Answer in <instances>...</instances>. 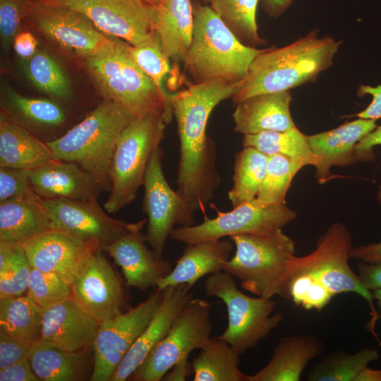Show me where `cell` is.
Returning <instances> with one entry per match:
<instances>
[{"label":"cell","mask_w":381,"mask_h":381,"mask_svg":"<svg viewBox=\"0 0 381 381\" xmlns=\"http://www.w3.org/2000/svg\"><path fill=\"white\" fill-rule=\"evenodd\" d=\"M237 83L222 79L195 83L169 96L180 145L177 190L195 212L205 214L221 182L216 147L206 134L207 121L218 104L232 97Z\"/></svg>","instance_id":"obj_1"},{"label":"cell","mask_w":381,"mask_h":381,"mask_svg":"<svg viewBox=\"0 0 381 381\" xmlns=\"http://www.w3.org/2000/svg\"><path fill=\"white\" fill-rule=\"evenodd\" d=\"M318 33L314 30L286 46L267 48L258 54L237 83L233 102L259 94L289 91L315 80L332 65L341 44L328 36L318 37Z\"/></svg>","instance_id":"obj_2"},{"label":"cell","mask_w":381,"mask_h":381,"mask_svg":"<svg viewBox=\"0 0 381 381\" xmlns=\"http://www.w3.org/2000/svg\"><path fill=\"white\" fill-rule=\"evenodd\" d=\"M135 118L104 99L64 135L45 142L56 159L77 164L110 190L109 169L118 138Z\"/></svg>","instance_id":"obj_3"},{"label":"cell","mask_w":381,"mask_h":381,"mask_svg":"<svg viewBox=\"0 0 381 381\" xmlns=\"http://www.w3.org/2000/svg\"><path fill=\"white\" fill-rule=\"evenodd\" d=\"M193 32L185 66L195 83L240 81L253 59L265 49L242 43L208 6L192 2Z\"/></svg>","instance_id":"obj_4"},{"label":"cell","mask_w":381,"mask_h":381,"mask_svg":"<svg viewBox=\"0 0 381 381\" xmlns=\"http://www.w3.org/2000/svg\"><path fill=\"white\" fill-rule=\"evenodd\" d=\"M84 64L104 99L136 118L162 112L167 123L171 122L170 102L132 59L128 43L119 40L111 49L84 58Z\"/></svg>","instance_id":"obj_5"},{"label":"cell","mask_w":381,"mask_h":381,"mask_svg":"<svg viewBox=\"0 0 381 381\" xmlns=\"http://www.w3.org/2000/svg\"><path fill=\"white\" fill-rule=\"evenodd\" d=\"M166 124L163 113L149 114L135 118L119 136L109 169L110 194L104 204L107 212L117 213L135 198Z\"/></svg>","instance_id":"obj_6"},{"label":"cell","mask_w":381,"mask_h":381,"mask_svg":"<svg viewBox=\"0 0 381 381\" xmlns=\"http://www.w3.org/2000/svg\"><path fill=\"white\" fill-rule=\"evenodd\" d=\"M278 229L265 234H239L229 237L236 251L224 271L238 278L241 287L257 296H280L296 246Z\"/></svg>","instance_id":"obj_7"},{"label":"cell","mask_w":381,"mask_h":381,"mask_svg":"<svg viewBox=\"0 0 381 381\" xmlns=\"http://www.w3.org/2000/svg\"><path fill=\"white\" fill-rule=\"evenodd\" d=\"M205 294L225 303L228 325L219 338L239 356L258 345L282 322L280 313L272 314L276 303L271 298L249 296L237 287L234 278L225 271L208 275Z\"/></svg>","instance_id":"obj_8"},{"label":"cell","mask_w":381,"mask_h":381,"mask_svg":"<svg viewBox=\"0 0 381 381\" xmlns=\"http://www.w3.org/2000/svg\"><path fill=\"white\" fill-rule=\"evenodd\" d=\"M351 248L349 231L343 224L335 222L320 236L313 252L303 257L295 255L292 258L286 275L308 273L318 279L334 296L351 292L359 295L371 308L373 319L370 324L372 329L378 320L373 303L374 296L350 267L349 260Z\"/></svg>","instance_id":"obj_9"},{"label":"cell","mask_w":381,"mask_h":381,"mask_svg":"<svg viewBox=\"0 0 381 381\" xmlns=\"http://www.w3.org/2000/svg\"><path fill=\"white\" fill-rule=\"evenodd\" d=\"M211 303L192 298L181 310L168 333L128 380L159 381L191 351L201 349L210 338Z\"/></svg>","instance_id":"obj_10"},{"label":"cell","mask_w":381,"mask_h":381,"mask_svg":"<svg viewBox=\"0 0 381 381\" xmlns=\"http://www.w3.org/2000/svg\"><path fill=\"white\" fill-rule=\"evenodd\" d=\"M217 216L197 225L179 226L169 238L186 245L202 241L221 239L239 234H265L282 229L296 217L286 204L262 205L253 199L234 207L229 212L215 208Z\"/></svg>","instance_id":"obj_11"},{"label":"cell","mask_w":381,"mask_h":381,"mask_svg":"<svg viewBox=\"0 0 381 381\" xmlns=\"http://www.w3.org/2000/svg\"><path fill=\"white\" fill-rule=\"evenodd\" d=\"M42 199V198H41ZM52 230L61 231L78 243L104 251L116 239L137 227L110 217L97 200L42 199Z\"/></svg>","instance_id":"obj_12"},{"label":"cell","mask_w":381,"mask_h":381,"mask_svg":"<svg viewBox=\"0 0 381 381\" xmlns=\"http://www.w3.org/2000/svg\"><path fill=\"white\" fill-rule=\"evenodd\" d=\"M159 146L153 153L144 179L143 212L147 216V242L162 257L164 246L176 224H194L195 211L177 190H173L165 179Z\"/></svg>","instance_id":"obj_13"},{"label":"cell","mask_w":381,"mask_h":381,"mask_svg":"<svg viewBox=\"0 0 381 381\" xmlns=\"http://www.w3.org/2000/svg\"><path fill=\"white\" fill-rule=\"evenodd\" d=\"M162 298L163 291L157 289L144 302L99 324L92 347L91 381H110L128 351L155 315Z\"/></svg>","instance_id":"obj_14"},{"label":"cell","mask_w":381,"mask_h":381,"mask_svg":"<svg viewBox=\"0 0 381 381\" xmlns=\"http://www.w3.org/2000/svg\"><path fill=\"white\" fill-rule=\"evenodd\" d=\"M27 17L44 35L83 59L109 50L119 41L107 37L85 16L57 0L30 4Z\"/></svg>","instance_id":"obj_15"},{"label":"cell","mask_w":381,"mask_h":381,"mask_svg":"<svg viewBox=\"0 0 381 381\" xmlns=\"http://www.w3.org/2000/svg\"><path fill=\"white\" fill-rule=\"evenodd\" d=\"M87 18L102 32L131 46L157 36L155 6L143 0H57Z\"/></svg>","instance_id":"obj_16"},{"label":"cell","mask_w":381,"mask_h":381,"mask_svg":"<svg viewBox=\"0 0 381 381\" xmlns=\"http://www.w3.org/2000/svg\"><path fill=\"white\" fill-rule=\"evenodd\" d=\"M96 250L88 257L71 285V297L99 323L121 313L124 291L121 282L103 254Z\"/></svg>","instance_id":"obj_17"},{"label":"cell","mask_w":381,"mask_h":381,"mask_svg":"<svg viewBox=\"0 0 381 381\" xmlns=\"http://www.w3.org/2000/svg\"><path fill=\"white\" fill-rule=\"evenodd\" d=\"M146 222V219H143L137 227L104 250L121 268L126 285L140 290L157 287L159 279L173 270L169 261L146 246V237L141 231Z\"/></svg>","instance_id":"obj_18"},{"label":"cell","mask_w":381,"mask_h":381,"mask_svg":"<svg viewBox=\"0 0 381 381\" xmlns=\"http://www.w3.org/2000/svg\"><path fill=\"white\" fill-rule=\"evenodd\" d=\"M99 324L68 298L44 310L36 342L68 351L91 349Z\"/></svg>","instance_id":"obj_19"},{"label":"cell","mask_w":381,"mask_h":381,"mask_svg":"<svg viewBox=\"0 0 381 381\" xmlns=\"http://www.w3.org/2000/svg\"><path fill=\"white\" fill-rule=\"evenodd\" d=\"M20 246L32 268L53 273L70 285L97 250L82 246L56 230L41 234Z\"/></svg>","instance_id":"obj_20"},{"label":"cell","mask_w":381,"mask_h":381,"mask_svg":"<svg viewBox=\"0 0 381 381\" xmlns=\"http://www.w3.org/2000/svg\"><path fill=\"white\" fill-rule=\"evenodd\" d=\"M192 286L182 284L167 286L155 315L134 341L111 376L110 381H125L143 363L168 333L182 308L193 298Z\"/></svg>","instance_id":"obj_21"},{"label":"cell","mask_w":381,"mask_h":381,"mask_svg":"<svg viewBox=\"0 0 381 381\" xmlns=\"http://www.w3.org/2000/svg\"><path fill=\"white\" fill-rule=\"evenodd\" d=\"M377 126L376 120L358 118L334 129L308 135L311 150L320 159L315 166L318 182L324 184L332 178V167L358 162L357 144Z\"/></svg>","instance_id":"obj_22"},{"label":"cell","mask_w":381,"mask_h":381,"mask_svg":"<svg viewBox=\"0 0 381 381\" xmlns=\"http://www.w3.org/2000/svg\"><path fill=\"white\" fill-rule=\"evenodd\" d=\"M33 192L42 199L97 200L103 186L77 164L56 160L31 170Z\"/></svg>","instance_id":"obj_23"},{"label":"cell","mask_w":381,"mask_h":381,"mask_svg":"<svg viewBox=\"0 0 381 381\" xmlns=\"http://www.w3.org/2000/svg\"><path fill=\"white\" fill-rule=\"evenodd\" d=\"M291 100L289 91H284L259 94L236 104L232 114L234 131L250 135L296 127L290 112Z\"/></svg>","instance_id":"obj_24"},{"label":"cell","mask_w":381,"mask_h":381,"mask_svg":"<svg viewBox=\"0 0 381 381\" xmlns=\"http://www.w3.org/2000/svg\"><path fill=\"white\" fill-rule=\"evenodd\" d=\"M231 241L214 239L188 244L171 272L159 279L157 289L187 284L193 286L205 276L223 271L232 250Z\"/></svg>","instance_id":"obj_25"},{"label":"cell","mask_w":381,"mask_h":381,"mask_svg":"<svg viewBox=\"0 0 381 381\" xmlns=\"http://www.w3.org/2000/svg\"><path fill=\"white\" fill-rule=\"evenodd\" d=\"M50 230L42 199L33 191L0 203V243L21 245Z\"/></svg>","instance_id":"obj_26"},{"label":"cell","mask_w":381,"mask_h":381,"mask_svg":"<svg viewBox=\"0 0 381 381\" xmlns=\"http://www.w3.org/2000/svg\"><path fill=\"white\" fill-rule=\"evenodd\" d=\"M323 349L320 339L313 335L282 338L268 363L248 381H299L308 363Z\"/></svg>","instance_id":"obj_27"},{"label":"cell","mask_w":381,"mask_h":381,"mask_svg":"<svg viewBox=\"0 0 381 381\" xmlns=\"http://www.w3.org/2000/svg\"><path fill=\"white\" fill-rule=\"evenodd\" d=\"M56 160L46 142L1 112L0 167L33 170Z\"/></svg>","instance_id":"obj_28"},{"label":"cell","mask_w":381,"mask_h":381,"mask_svg":"<svg viewBox=\"0 0 381 381\" xmlns=\"http://www.w3.org/2000/svg\"><path fill=\"white\" fill-rule=\"evenodd\" d=\"M155 10V30L164 53L184 62L193 39L191 0H159Z\"/></svg>","instance_id":"obj_29"},{"label":"cell","mask_w":381,"mask_h":381,"mask_svg":"<svg viewBox=\"0 0 381 381\" xmlns=\"http://www.w3.org/2000/svg\"><path fill=\"white\" fill-rule=\"evenodd\" d=\"M92 349L68 351L35 342L31 347L29 361L40 380H84L89 368Z\"/></svg>","instance_id":"obj_30"},{"label":"cell","mask_w":381,"mask_h":381,"mask_svg":"<svg viewBox=\"0 0 381 381\" xmlns=\"http://www.w3.org/2000/svg\"><path fill=\"white\" fill-rule=\"evenodd\" d=\"M192 361L193 381H248L239 355L223 339L210 337Z\"/></svg>","instance_id":"obj_31"},{"label":"cell","mask_w":381,"mask_h":381,"mask_svg":"<svg viewBox=\"0 0 381 381\" xmlns=\"http://www.w3.org/2000/svg\"><path fill=\"white\" fill-rule=\"evenodd\" d=\"M44 310L27 294L0 298V329L32 346L39 337Z\"/></svg>","instance_id":"obj_32"},{"label":"cell","mask_w":381,"mask_h":381,"mask_svg":"<svg viewBox=\"0 0 381 381\" xmlns=\"http://www.w3.org/2000/svg\"><path fill=\"white\" fill-rule=\"evenodd\" d=\"M243 147H253L266 155H282L315 166L320 159L313 152L308 135L296 126L284 131H268L243 135Z\"/></svg>","instance_id":"obj_33"},{"label":"cell","mask_w":381,"mask_h":381,"mask_svg":"<svg viewBox=\"0 0 381 381\" xmlns=\"http://www.w3.org/2000/svg\"><path fill=\"white\" fill-rule=\"evenodd\" d=\"M6 110L3 112L22 126L40 130L59 127L66 120V110L56 102L24 97L13 90L7 92Z\"/></svg>","instance_id":"obj_34"},{"label":"cell","mask_w":381,"mask_h":381,"mask_svg":"<svg viewBox=\"0 0 381 381\" xmlns=\"http://www.w3.org/2000/svg\"><path fill=\"white\" fill-rule=\"evenodd\" d=\"M208 6L244 44H267L258 34L256 13L260 0H197Z\"/></svg>","instance_id":"obj_35"},{"label":"cell","mask_w":381,"mask_h":381,"mask_svg":"<svg viewBox=\"0 0 381 381\" xmlns=\"http://www.w3.org/2000/svg\"><path fill=\"white\" fill-rule=\"evenodd\" d=\"M268 156L253 147H243L236 153L233 186L228 198L233 207L255 198L265 177Z\"/></svg>","instance_id":"obj_36"},{"label":"cell","mask_w":381,"mask_h":381,"mask_svg":"<svg viewBox=\"0 0 381 381\" xmlns=\"http://www.w3.org/2000/svg\"><path fill=\"white\" fill-rule=\"evenodd\" d=\"M379 358V352L373 348H363L358 352L348 354L337 351L327 355L313 365L308 374L309 381H355L368 365Z\"/></svg>","instance_id":"obj_37"},{"label":"cell","mask_w":381,"mask_h":381,"mask_svg":"<svg viewBox=\"0 0 381 381\" xmlns=\"http://www.w3.org/2000/svg\"><path fill=\"white\" fill-rule=\"evenodd\" d=\"M303 162L282 155L268 156L265 177L255 200L262 205L286 204L291 181Z\"/></svg>","instance_id":"obj_38"},{"label":"cell","mask_w":381,"mask_h":381,"mask_svg":"<svg viewBox=\"0 0 381 381\" xmlns=\"http://www.w3.org/2000/svg\"><path fill=\"white\" fill-rule=\"evenodd\" d=\"M31 269L20 245L0 243V298L27 292Z\"/></svg>","instance_id":"obj_39"},{"label":"cell","mask_w":381,"mask_h":381,"mask_svg":"<svg viewBox=\"0 0 381 381\" xmlns=\"http://www.w3.org/2000/svg\"><path fill=\"white\" fill-rule=\"evenodd\" d=\"M26 74L40 91L65 100L71 94L70 83L61 66L48 54L37 51L27 59Z\"/></svg>","instance_id":"obj_40"},{"label":"cell","mask_w":381,"mask_h":381,"mask_svg":"<svg viewBox=\"0 0 381 381\" xmlns=\"http://www.w3.org/2000/svg\"><path fill=\"white\" fill-rule=\"evenodd\" d=\"M279 296L305 310L321 311L334 296L318 279L298 272L286 275Z\"/></svg>","instance_id":"obj_41"},{"label":"cell","mask_w":381,"mask_h":381,"mask_svg":"<svg viewBox=\"0 0 381 381\" xmlns=\"http://www.w3.org/2000/svg\"><path fill=\"white\" fill-rule=\"evenodd\" d=\"M128 51L136 64L152 80L162 95L170 102V94L165 91L162 85L164 78L169 72V59L164 53L157 35L144 44L138 46L128 44Z\"/></svg>","instance_id":"obj_42"},{"label":"cell","mask_w":381,"mask_h":381,"mask_svg":"<svg viewBox=\"0 0 381 381\" xmlns=\"http://www.w3.org/2000/svg\"><path fill=\"white\" fill-rule=\"evenodd\" d=\"M71 285L57 275L31 269L27 295L46 309L71 297Z\"/></svg>","instance_id":"obj_43"},{"label":"cell","mask_w":381,"mask_h":381,"mask_svg":"<svg viewBox=\"0 0 381 381\" xmlns=\"http://www.w3.org/2000/svg\"><path fill=\"white\" fill-rule=\"evenodd\" d=\"M30 4L26 0H0V35L2 48L9 49L21 22L28 16Z\"/></svg>","instance_id":"obj_44"},{"label":"cell","mask_w":381,"mask_h":381,"mask_svg":"<svg viewBox=\"0 0 381 381\" xmlns=\"http://www.w3.org/2000/svg\"><path fill=\"white\" fill-rule=\"evenodd\" d=\"M30 171L29 169L0 167V203L33 191Z\"/></svg>","instance_id":"obj_45"},{"label":"cell","mask_w":381,"mask_h":381,"mask_svg":"<svg viewBox=\"0 0 381 381\" xmlns=\"http://www.w3.org/2000/svg\"><path fill=\"white\" fill-rule=\"evenodd\" d=\"M31 347L0 329V370L29 359Z\"/></svg>","instance_id":"obj_46"},{"label":"cell","mask_w":381,"mask_h":381,"mask_svg":"<svg viewBox=\"0 0 381 381\" xmlns=\"http://www.w3.org/2000/svg\"><path fill=\"white\" fill-rule=\"evenodd\" d=\"M359 97L370 95L373 97L371 102L362 111L358 113L356 116L365 119L377 120L381 119V85L373 87L368 85H361L357 92Z\"/></svg>","instance_id":"obj_47"},{"label":"cell","mask_w":381,"mask_h":381,"mask_svg":"<svg viewBox=\"0 0 381 381\" xmlns=\"http://www.w3.org/2000/svg\"><path fill=\"white\" fill-rule=\"evenodd\" d=\"M29 359L16 363L0 370V381H40Z\"/></svg>","instance_id":"obj_48"},{"label":"cell","mask_w":381,"mask_h":381,"mask_svg":"<svg viewBox=\"0 0 381 381\" xmlns=\"http://www.w3.org/2000/svg\"><path fill=\"white\" fill-rule=\"evenodd\" d=\"M376 199L381 204V185L378 186ZM349 255L366 263L381 265V242L352 247Z\"/></svg>","instance_id":"obj_49"},{"label":"cell","mask_w":381,"mask_h":381,"mask_svg":"<svg viewBox=\"0 0 381 381\" xmlns=\"http://www.w3.org/2000/svg\"><path fill=\"white\" fill-rule=\"evenodd\" d=\"M381 145V126L367 134L356 147L358 162H368L375 159L374 147Z\"/></svg>","instance_id":"obj_50"},{"label":"cell","mask_w":381,"mask_h":381,"mask_svg":"<svg viewBox=\"0 0 381 381\" xmlns=\"http://www.w3.org/2000/svg\"><path fill=\"white\" fill-rule=\"evenodd\" d=\"M357 267L358 275L367 289L373 291L381 289V265L359 261Z\"/></svg>","instance_id":"obj_51"},{"label":"cell","mask_w":381,"mask_h":381,"mask_svg":"<svg viewBox=\"0 0 381 381\" xmlns=\"http://www.w3.org/2000/svg\"><path fill=\"white\" fill-rule=\"evenodd\" d=\"M13 44L16 54L25 59L31 57L37 52V41L29 32L18 33Z\"/></svg>","instance_id":"obj_52"},{"label":"cell","mask_w":381,"mask_h":381,"mask_svg":"<svg viewBox=\"0 0 381 381\" xmlns=\"http://www.w3.org/2000/svg\"><path fill=\"white\" fill-rule=\"evenodd\" d=\"M170 370L171 371L167 373L162 380L185 381L187 377L193 375L192 362L190 363L188 358L180 360Z\"/></svg>","instance_id":"obj_53"},{"label":"cell","mask_w":381,"mask_h":381,"mask_svg":"<svg viewBox=\"0 0 381 381\" xmlns=\"http://www.w3.org/2000/svg\"><path fill=\"white\" fill-rule=\"evenodd\" d=\"M294 0H260L262 10L271 18H278L291 6Z\"/></svg>","instance_id":"obj_54"},{"label":"cell","mask_w":381,"mask_h":381,"mask_svg":"<svg viewBox=\"0 0 381 381\" xmlns=\"http://www.w3.org/2000/svg\"><path fill=\"white\" fill-rule=\"evenodd\" d=\"M355 381H381V369L373 370L367 366L359 373Z\"/></svg>","instance_id":"obj_55"},{"label":"cell","mask_w":381,"mask_h":381,"mask_svg":"<svg viewBox=\"0 0 381 381\" xmlns=\"http://www.w3.org/2000/svg\"><path fill=\"white\" fill-rule=\"evenodd\" d=\"M374 299L377 301V305L379 308L378 319L381 318V289H376L372 291Z\"/></svg>","instance_id":"obj_56"},{"label":"cell","mask_w":381,"mask_h":381,"mask_svg":"<svg viewBox=\"0 0 381 381\" xmlns=\"http://www.w3.org/2000/svg\"><path fill=\"white\" fill-rule=\"evenodd\" d=\"M144 1L151 4V5H153V6H156L158 2H159V0H143Z\"/></svg>","instance_id":"obj_57"},{"label":"cell","mask_w":381,"mask_h":381,"mask_svg":"<svg viewBox=\"0 0 381 381\" xmlns=\"http://www.w3.org/2000/svg\"><path fill=\"white\" fill-rule=\"evenodd\" d=\"M26 1H29L30 3L33 4V3H36L42 0H26Z\"/></svg>","instance_id":"obj_58"}]
</instances>
